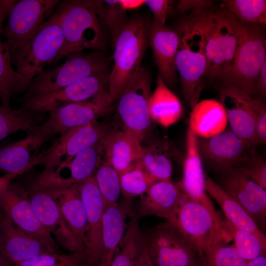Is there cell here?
<instances>
[{"instance_id": "6da1fadb", "label": "cell", "mask_w": 266, "mask_h": 266, "mask_svg": "<svg viewBox=\"0 0 266 266\" xmlns=\"http://www.w3.org/2000/svg\"><path fill=\"white\" fill-rule=\"evenodd\" d=\"M204 10H194L176 28L180 37L176 67L180 76L183 95L191 108L199 101L207 71L203 23Z\"/></svg>"}, {"instance_id": "7a4b0ae2", "label": "cell", "mask_w": 266, "mask_h": 266, "mask_svg": "<svg viewBox=\"0 0 266 266\" xmlns=\"http://www.w3.org/2000/svg\"><path fill=\"white\" fill-rule=\"evenodd\" d=\"M99 0L60 1L53 13L62 29L64 41L57 61L84 49L99 50L104 42V27L98 13Z\"/></svg>"}, {"instance_id": "3957f363", "label": "cell", "mask_w": 266, "mask_h": 266, "mask_svg": "<svg viewBox=\"0 0 266 266\" xmlns=\"http://www.w3.org/2000/svg\"><path fill=\"white\" fill-rule=\"evenodd\" d=\"M203 32L207 59L206 77L219 78L230 66L243 37L245 23L228 9L204 10Z\"/></svg>"}, {"instance_id": "277c9868", "label": "cell", "mask_w": 266, "mask_h": 266, "mask_svg": "<svg viewBox=\"0 0 266 266\" xmlns=\"http://www.w3.org/2000/svg\"><path fill=\"white\" fill-rule=\"evenodd\" d=\"M64 36L56 16L52 15L15 51L11 58L22 77L14 86L12 95L26 91L36 75L57 62Z\"/></svg>"}, {"instance_id": "5b68a950", "label": "cell", "mask_w": 266, "mask_h": 266, "mask_svg": "<svg viewBox=\"0 0 266 266\" xmlns=\"http://www.w3.org/2000/svg\"><path fill=\"white\" fill-rule=\"evenodd\" d=\"M114 65L109 75V94L118 99L134 80L148 44L147 22L139 17L130 19L115 41Z\"/></svg>"}, {"instance_id": "8992f818", "label": "cell", "mask_w": 266, "mask_h": 266, "mask_svg": "<svg viewBox=\"0 0 266 266\" xmlns=\"http://www.w3.org/2000/svg\"><path fill=\"white\" fill-rule=\"evenodd\" d=\"M143 240L154 266H207L203 252L170 221L143 234Z\"/></svg>"}, {"instance_id": "52a82bcc", "label": "cell", "mask_w": 266, "mask_h": 266, "mask_svg": "<svg viewBox=\"0 0 266 266\" xmlns=\"http://www.w3.org/2000/svg\"><path fill=\"white\" fill-rule=\"evenodd\" d=\"M65 62L44 69L31 82L22 100L60 90L84 78L106 72L104 57L98 52H74L64 56Z\"/></svg>"}, {"instance_id": "ba28073f", "label": "cell", "mask_w": 266, "mask_h": 266, "mask_svg": "<svg viewBox=\"0 0 266 266\" xmlns=\"http://www.w3.org/2000/svg\"><path fill=\"white\" fill-rule=\"evenodd\" d=\"M266 62V40L259 25L245 23L243 37L229 68L219 77L252 97L257 75Z\"/></svg>"}, {"instance_id": "9c48e42d", "label": "cell", "mask_w": 266, "mask_h": 266, "mask_svg": "<svg viewBox=\"0 0 266 266\" xmlns=\"http://www.w3.org/2000/svg\"><path fill=\"white\" fill-rule=\"evenodd\" d=\"M173 222L182 233L202 252L220 243L232 240L225 219L200 203L186 197Z\"/></svg>"}, {"instance_id": "30bf717a", "label": "cell", "mask_w": 266, "mask_h": 266, "mask_svg": "<svg viewBox=\"0 0 266 266\" xmlns=\"http://www.w3.org/2000/svg\"><path fill=\"white\" fill-rule=\"evenodd\" d=\"M112 100L107 92H102L90 100L71 103L49 112L48 119L35 130L44 139L63 134L72 128L97 121L113 108Z\"/></svg>"}, {"instance_id": "8fae6325", "label": "cell", "mask_w": 266, "mask_h": 266, "mask_svg": "<svg viewBox=\"0 0 266 266\" xmlns=\"http://www.w3.org/2000/svg\"><path fill=\"white\" fill-rule=\"evenodd\" d=\"M151 95L150 76L141 67L134 80L118 99V112L124 130L140 143L151 126L152 120L149 110Z\"/></svg>"}, {"instance_id": "7c38bea8", "label": "cell", "mask_w": 266, "mask_h": 266, "mask_svg": "<svg viewBox=\"0 0 266 266\" xmlns=\"http://www.w3.org/2000/svg\"><path fill=\"white\" fill-rule=\"evenodd\" d=\"M60 1L58 0H17L3 29L11 58L16 50L52 15Z\"/></svg>"}, {"instance_id": "4fadbf2b", "label": "cell", "mask_w": 266, "mask_h": 266, "mask_svg": "<svg viewBox=\"0 0 266 266\" xmlns=\"http://www.w3.org/2000/svg\"><path fill=\"white\" fill-rule=\"evenodd\" d=\"M216 183L247 212L259 228L260 226L265 231L266 191L255 182L241 166L220 172Z\"/></svg>"}, {"instance_id": "5bb4252c", "label": "cell", "mask_w": 266, "mask_h": 266, "mask_svg": "<svg viewBox=\"0 0 266 266\" xmlns=\"http://www.w3.org/2000/svg\"><path fill=\"white\" fill-rule=\"evenodd\" d=\"M198 142L201 159L219 172L241 166L257 155L252 143L240 138L231 130L209 138L198 137Z\"/></svg>"}, {"instance_id": "9a60e30c", "label": "cell", "mask_w": 266, "mask_h": 266, "mask_svg": "<svg viewBox=\"0 0 266 266\" xmlns=\"http://www.w3.org/2000/svg\"><path fill=\"white\" fill-rule=\"evenodd\" d=\"M109 75L106 72L92 75L55 92L27 98L22 100L20 108L43 114L69 103L89 100L107 92Z\"/></svg>"}, {"instance_id": "2e32d148", "label": "cell", "mask_w": 266, "mask_h": 266, "mask_svg": "<svg viewBox=\"0 0 266 266\" xmlns=\"http://www.w3.org/2000/svg\"><path fill=\"white\" fill-rule=\"evenodd\" d=\"M0 209L18 229L57 252L53 237L39 221L27 190L22 186L10 183L0 195Z\"/></svg>"}, {"instance_id": "e0dca14e", "label": "cell", "mask_w": 266, "mask_h": 266, "mask_svg": "<svg viewBox=\"0 0 266 266\" xmlns=\"http://www.w3.org/2000/svg\"><path fill=\"white\" fill-rule=\"evenodd\" d=\"M78 186L86 213L84 254L86 264L99 266L104 257L102 218L104 202L94 175Z\"/></svg>"}, {"instance_id": "ac0fdd59", "label": "cell", "mask_w": 266, "mask_h": 266, "mask_svg": "<svg viewBox=\"0 0 266 266\" xmlns=\"http://www.w3.org/2000/svg\"><path fill=\"white\" fill-rule=\"evenodd\" d=\"M108 127L96 121L68 130L42 152L40 163L45 169H50L69 162L77 153L103 138L109 131Z\"/></svg>"}, {"instance_id": "d6986e66", "label": "cell", "mask_w": 266, "mask_h": 266, "mask_svg": "<svg viewBox=\"0 0 266 266\" xmlns=\"http://www.w3.org/2000/svg\"><path fill=\"white\" fill-rule=\"evenodd\" d=\"M29 200L44 228L62 247L73 252L83 250L63 216L56 202L35 179L26 189Z\"/></svg>"}, {"instance_id": "ffe728a7", "label": "cell", "mask_w": 266, "mask_h": 266, "mask_svg": "<svg viewBox=\"0 0 266 266\" xmlns=\"http://www.w3.org/2000/svg\"><path fill=\"white\" fill-rule=\"evenodd\" d=\"M182 179L176 183L190 199L219 213L207 196L205 188V173L198 147V136L188 128L186 138V156L183 163Z\"/></svg>"}, {"instance_id": "44dd1931", "label": "cell", "mask_w": 266, "mask_h": 266, "mask_svg": "<svg viewBox=\"0 0 266 266\" xmlns=\"http://www.w3.org/2000/svg\"><path fill=\"white\" fill-rule=\"evenodd\" d=\"M219 102L225 109L231 130L254 145L255 123L253 98L232 86H223L219 89Z\"/></svg>"}, {"instance_id": "7402d4cb", "label": "cell", "mask_w": 266, "mask_h": 266, "mask_svg": "<svg viewBox=\"0 0 266 266\" xmlns=\"http://www.w3.org/2000/svg\"><path fill=\"white\" fill-rule=\"evenodd\" d=\"M0 257L10 266H14L40 254L56 252L44 242L18 229L2 212L0 213Z\"/></svg>"}, {"instance_id": "603a6c76", "label": "cell", "mask_w": 266, "mask_h": 266, "mask_svg": "<svg viewBox=\"0 0 266 266\" xmlns=\"http://www.w3.org/2000/svg\"><path fill=\"white\" fill-rule=\"evenodd\" d=\"M148 42L153 51L159 75L166 85H172L177 80L176 58L180 37L176 29L157 27L147 23Z\"/></svg>"}, {"instance_id": "cb8c5ba5", "label": "cell", "mask_w": 266, "mask_h": 266, "mask_svg": "<svg viewBox=\"0 0 266 266\" xmlns=\"http://www.w3.org/2000/svg\"><path fill=\"white\" fill-rule=\"evenodd\" d=\"M185 197L176 183L171 180L154 181L140 196L137 216H154L171 221Z\"/></svg>"}, {"instance_id": "d4e9b609", "label": "cell", "mask_w": 266, "mask_h": 266, "mask_svg": "<svg viewBox=\"0 0 266 266\" xmlns=\"http://www.w3.org/2000/svg\"><path fill=\"white\" fill-rule=\"evenodd\" d=\"M78 184L68 186H42L56 202L63 216L84 252L86 218Z\"/></svg>"}, {"instance_id": "484cf974", "label": "cell", "mask_w": 266, "mask_h": 266, "mask_svg": "<svg viewBox=\"0 0 266 266\" xmlns=\"http://www.w3.org/2000/svg\"><path fill=\"white\" fill-rule=\"evenodd\" d=\"M142 147L141 143L124 130L109 131L104 139L105 161L120 175L139 162Z\"/></svg>"}, {"instance_id": "4316f807", "label": "cell", "mask_w": 266, "mask_h": 266, "mask_svg": "<svg viewBox=\"0 0 266 266\" xmlns=\"http://www.w3.org/2000/svg\"><path fill=\"white\" fill-rule=\"evenodd\" d=\"M41 137L35 132L18 141L0 148V173L22 174L40 164L42 152L32 158V151L43 142Z\"/></svg>"}, {"instance_id": "83f0119b", "label": "cell", "mask_w": 266, "mask_h": 266, "mask_svg": "<svg viewBox=\"0 0 266 266\" xmlns=\"http://www.w3.org/2000/svg\"><path fill=\"white\" fill-rule=\"evenodd\" d=\"M228 124L225 109L219 101H199L190 115L189 128L198 137L209 138L225 131Z\"/></svg>"}, {"instance_id": "f1b7e54d", "label": "cell", "mask_w": 266, "mask_h": 266, "mask_svg": "<svg viewBox=\"0 0 266 266\" xmlns=\"http://www.w3.org/2000/svg\"><path fill=\"white\" fill-rule=\"evenodd\" d=\"M205 188L208 193L219 204L226 218L235 227L256 235L266 248V236L254 220L234 200L228 196L219 186L205 174Z\"/></svg>"}, {"instance_id": "f546056e", "label": "cell", "mask_w": 266, "mask_h": 266, "mask_svg": "<svg viewBox=\"0 0 266 266\" xmlns=\"http://www.w3.org/2000/svg\"><path fill=\"white\" fill-rule=\"evenodd\" d=\"M130 199L105 206L102 218V238L104 256H114L123 237L126 217L131 216L132 204Z\"/></svg>"}, {"instance_id": "4dcf8cb0", "label": "cell", "mask_w": 266, "mask_h": 266, "mask_svg": "<svg viewBox=\"0 0 266 266\" xmlns=\"http://www.w3.org/2000/svg\"><path fill=\"white\" fill-rule=\"evenodd\" d=\"M149 110L151 120L165 127L174 124L182 116L183 108L180 100L159 75L156 88L149 98Z\"/></svg>"}, {"instance_id": "1f68e13d", "label": "cell", "mask_w": 266, "mask_h": 266, "mask_svg": "<svg viewBox=\"0 0 266 266\" xmlns=\"http://www.w3.org/2000/svg\"><path fill=\"white\" fill-rule=\"evenodd\" d=\"M104 137L93 146L77 153L69 162L61 163L56 170L53 169L56 171L64 168L69 170V175L66 179L53 186L77 185L93 176L100 163Z\"/></svg>"}, {"instance_id": "d6a6232c", "label": "cell", "mask_w": 266, "mask_h": 266, "mask_svg": "<svg viewBox=\"0 0 266 266\" xmlns=\"http://www.w3.org/2000/svg\"><path fill=\"white\" fill-rule=\"evenodd\" d=\"M169 144L159 139L152 140L142 147L139 161L153 181H170L172 164Z\"/></svg>"}, {"instance_id": "836d02e7", "label": "cell", "mask_w": 266, "mask_h": 266, "mask_svg": "<svg viewBox=\"0 0 266 266\" xmlns=\"http://www.w3.org/2000/svg\"><path fill=\"white\" fill-rule=\"evenodd\" d=\"M44 118L42 114L0 105V141L19 131L35 132Z\"/></svg>"}, {"instance_id": "e575fe53", "label": "cell", "mask_w": 266, "mask_h": 266, "mask_svg": "<svg viewBox=\"0 0 266 266\" xmlns=\"http://www.w3.org/2000/svg\"><path fill=\"white\" fill-rule=\"evenodd\" d=\"M120 248L113 258L110 266H135L143 244V234L139 226L138 216L132 214Z\"/></svg>"}, {"instance_id": "d590c367", "label": "cell", "mask_w": 266, "mask_h": 266, "mask_svg": "<svg viewBox=\"0 0 266 266\" xmlns=\"http://www.w3.org/2000/svg\"><path fill=\"white\" fill-rule=\"evenodd\" d=\"M9 47L0 37V100L1 105L10 106V97L15 84L22 79V75L12 67Z\"/></svg>"}, {"instance_id": "8d00e7d4", "label": "cell", "mask_w": 266, "mask_h": 266, "mask_svg": "<svg viewBox=\"0 0 266 266\" xmlns=\"http://www.w3.org/2000/svg\"><path fill=\"white\" fill-rule=\"evenodd\" d=\"M225 220L232 240L234 241L233 246L239 255L246 262L266 254V248L256 235L237 228L226 217Z\"/></svg>"}, {"instance_id": "74e56055", "label": "cell", "mask_w": 266, "mask_h": 266, "mask_svg": "<svg viewBox=\"0 0 266 266\" xmlns=\"http://www.w3.org/2000/svg\"><path fill=\"white\" fill-rule=\"evenodd\" d=\"M225 3L227 9L241 22L266 25V0H228Z\"/></svg>"}, {"instance_id": "f35d334b", "label": "cell", "mask_w": 266, "mask_h": 266, "mask_svg": "<svg viewBox=\"0 0 266 266\" xmlns=\"http://www.w3.org/2000/svg\"><path fill=\"white\" fill-rule=\"evenodd\" d=\"M96 170L94 176L105 206L117 203L121 194L119 174L105 161Z\"/></svg>"}, {"instance_id": "ab89813d", "label": "cell", "mask_w": 266, "mask_h": 266, "mask_svg": "<svg viewBox=\"0 0 266 266\" xmlns=\"http://www.w3.org/2000/svg\"><path fill=\"white\" fill-rule=\"evenodd\" d=\"M121 193L132 199L144 194L154 181L138 162L119 175Z\"/></svg>"}, {"instance_id": "60d3db41", "label": "cell", "mask_w": 266, "mask_h": 266, "mask_svg": "<svg viewBox=\"0 0 266 266\" xmlns=\"http://www.w3.org/2000/svg\"><path fill=\"white\" fill-rule=\"evenodd\" d=\"M98 13L103 26L110 30L115 42L129 21L126 10L119 0H99Z\"/></svg>"}, {"instance_id": "b9f144b4", "label": "cell", "mask_w": 266, "mask_h": 266, "mask_svg": "<svg viewBox=\"0 0 266 266\" xmlns=\"http://www.w3.org/2000/svg\"><path fill=\"white\" fill-rule=\"evenodd\" d=\"M84 264H86L84 253L62 254L55 252L40 254L14 266H80Z\"/></svg>"}, {"instance_id": "7bdbcfd3", "label": "cell", "mask_w": 266, "mask_h": 266, "mask_svg": "<svg viewBox=\"0 0 266 266\" xmlns=\"http://www.w3.org/2000/svg\"><path fill=\"white\" fill-rule=\"evenodd\" d=\"M207 266H245L247 262L233 245L220 243L203 251Z\"/></svg>"}, {"instance_id": "ee69618b", "label": "cell", "mask_w": 266, "mask_h": 266, "mask_svg": "<svg viewBox=\"0 0 266 266\" xmlns=\"http://www.w3.org/2000/svg\"><path fill=\"white\" fill-rule=\"evenodd\" d=\"M253 108L255 123L254 145H265L266 142V108L261 100L253 99Z\"/></svg>"}, {"instance_id": "f6af8a7d", "label": "cell", "mask_w": 266, "mask_h": 266, "mask_svg": "<svg viewBox=\"0 0 266 266\" xmlns=\"http://www.w3.org/2000/svg\"><path fill=\"white\" fill-rule=\"evenodd\" d=\"M241 166L255 182L266 190V164L262 158L256 155Z\"/></svg>"}, {"instance_id": "bcb514c9", "label": "cell", "mask_w": 266, "mask_h": 266, "mask_svg": "<svg viewBox=\"0 0 266 266\" xmlns=\"http://www.w3.org/2000/svg\"><path fill=\"white\" fill-rule=\"evenodd\" d=\"M144 3L153 13L152 23L157 27H165L167 17L172 11L173 2L168 0H147Z\"/></svg>"}, {"instance_id": "7dc6e473", "label": "cell", "mask_w": 266, "mask_h": 266, "mask_svg": "<svg viewBox=\"0 0 266 266\" xmlns=\"http://www.w3.org/2000/svg\"><path fill=\"white\" fill-rule=\"evenodd\" d=\"M212 3V1L206 0H182L178 2L177 9L180 12H185L191 9H207L211 6Z\"/></svg>"}, {"instance_id": "c3c4849f", "label": "cell", "mask_w": 266, "mask_h": 266, "mask_svg": "<svg viewBox=\"0 0 266 266\" xmlns=\"http://www.w3.org/2000/svg\"><path fill=\"white\" fill-rule=\"evenodd\" d=\"M16 1L15 0H0V34H4L3 24Z\"/></svg>"}, {"instance_id": "681fc988", "label": "cell", "mask_w": 266, "mask_h": 266, "mask_svg": "<svg viewBox=\"0 0 266 266\" xmlns=\"http://www.w3.org/2000/svg\"><path fill=\"white\" fill-rule=\"evenodd\" d=\"M265 97L266 94V62L257 76L255 83V93Z\"/></svg>"}, {"instance_id": "f907efd6", "label": "cell", "mask_w": 266, "mask_h": 266, "mask_svg": "<svg viewBox=\"0 0 266 266\" xmlns=\"http://www.w3.org/2000/svg\"><path fill=\"white\" fill-rule=\"evenodd\" d=\"M135 266H154L143 244Z\"/></svg>"}, {"instance_id": "816d5d0a", "label": "cell", "mask_w": 266, "mask_h": 266, "mask_svg": "<svg viewBox=\"0 0 266 266\" xmlns=\"http://www.w3.org/2000/svg\"><path fill=\"white\" fill-rule=\"evenodd\" d=\"M20 174L19 173H8L0 176V195L7 188L11 181Z\"/></svg>"}, {"instance_id": "f5cc1de1", "label": "cell", "mask_w": 266, "mask_h": 266, "mask_svg": "<svg viewBox=\"0 0 266 266\" xmlns=\"http://www.w3.org/2000/svg\"><path fill=\"white\" fill-rule=\"evenodd\" d=\"M122 7L126 10L137 8L144 3V0H119Z\"/></svg>"}, {"instance_id": "db71d44e", "label": "cell", "mask_w": 266, "mask_h": 266, "mask_svg": "<svg viewBox=\"0 0 266 266\" xmlns=\"http://www.w3.org/2000/svg\"><path fill=\"white\" fill-rule=\"evenodd\" d=\"M245 266H266V254L261 255L252 260L247 262Z\"/></svg>"}, {"instance_id": "11a10c76", "label": "cell", "mask_w": 266, "mask_h": 266, "mask_svg": "<svg viewBox=\"0 0 266 266\" xmlns=\"http://www.w3.org/2000/svg\"><path fill=\"white\" fill-rule=\"evenodd\" d=\"M113 257L109 255H105L99 266H110ZM80 266H91L87 264H84Z\"/></svg>"}, {"instance_id": "9f6ffc18", "label": "cell", "mask_w": 266, "mask_h": 266, "mask_svg": "<svg viewBox=\"0 0 266 266\" xmlns=\"http://www.w3.org/2000/svg\"><path fill=\"white\" fill-rule=\"evenodd\" d=\"M0 266H11L8 263L0 257Z\"/></svg>"}, {"instance_id": "6f0895ef", "label": "cell", "mask_w": 266, "mask_h": 266, "mask_svg": "<svg viewBox=\"0 0 266 266\" xmlns=\"http://www.w3.org/2000/svg\"><path fill=\"white\" fill-rule=\"evenodd\" d=\"M1 226H0V244L1 242Z\"/></svg>"}]
</instances>
